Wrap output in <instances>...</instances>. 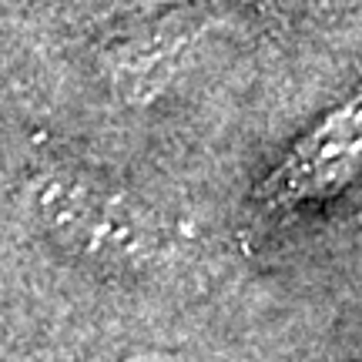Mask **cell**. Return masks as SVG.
Masks as SVG:
<instances>
[{"label":"cell","instance_id":"1","mask_svg":"<svg viewBox=\"0 0 362 362\" xmlns=\"http://www.w3.org/2000/svg\"><path fill=\"white\" fill-rule=\"evenodd\" d=\"M40 218L84 259L134 262L148 248V225L131 202H121L88 181L51 178L40 194Z\"/></svg>","mask_w":362,"mask_h":362}]
</instances>
